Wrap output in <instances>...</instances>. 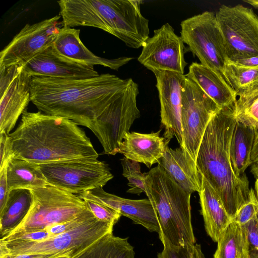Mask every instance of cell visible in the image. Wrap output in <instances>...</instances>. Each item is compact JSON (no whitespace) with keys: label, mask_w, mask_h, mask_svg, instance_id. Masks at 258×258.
I'll return each mask as SVG.
<instances>
[{"label":"cell","mask_w":258,"mask_h":258,"mask_svg":"<svg viewBox=\"0 0 258 258\" xmlns=\"http://www.w3.org/2000/svg\"><path fill=\"white\" fill-rule=\"evenodd\" d=\"M228 61L258 56V17L241 5H222L215 14Z\"/></svg>","instance_id":"9c48e42d"},{"label":"cell","mask_w":258,"mask_h":258,"mask_svg":"<svg viewBox=\"0 0 258 258\" xmlns=\"http://www.w3.org/2000/svg\"><path fill=\"white\" fill-rule=\"evenodd\" d=\"M80 33V29L63 26L60 28L51 46L53 52L75 62L93 66L101 65L114 70L133 59L125 56L107 59L96 56L82 43Z\"/></svg>","instance_id":"e0dca14e"},{"label":"cell","mask_w":258,"mask_h":258,"mask_svg":"<svg viewBox=\"0 0 258 258\" xmlns=\"http://www.w3.org/2000/svg\"><path fill=\"white\" fill-rule=\"evenodd\" d=\"M252 164L258 163V132L255 134L254 144L251 152Z\"/></svg>","instance_id":"60d3db41"},{"label":"cell","mask_w":258,"mask_h":258,"mask_svg":"<svg viewBox=\"0 0 258 258\" xmlns=\"http://www.w3.org/2000/svg\"><path fill=\"white\" fill-rule=\"evenodd\" d=\"M217 243L214 258H243V237L239 224L231 221Z\"/></svg>","instance_id":"83f0119b"},{"label":"cell","mask_w":258,"mask_h":258,"mask_svg":"<svg viewBox=\"0 0 258 258\" xmlns=\"http://www.w3.org/2000/svg\"><path fill=\"white\" fill-rule=\"evenodd\" d=\"M9 135L5 132L0 133L1 165L0 170L7 166L12 159Z\"/></svg>","instance_id":"8d00e7d4"},{"label":"cell","mask_w":258,"mask_h":258,"mask_svg":"<svg viewBox=\"0 0 258 258\" xmlns=\"http://www.w3.org/2000/svg\"><path fill=\"white\" fill-rule=\"evenodd\" d=\"M114 225L96 218L66 232L38 241L0 240V255L19 254H55L73 258L105 235Z\"/></svg>","instance_id":"8992f818"},{"label":"cell","mask_w":258,"mask_h":258,"mask_svg":"<svg viewBox=\"0 0 258 258\" xmlns=\"http://www.w3.org/2000/svg\"><path fill=\"white\" fill-rule=\"evenodd\" d=\"M139 93L136 83L111 103L89 128L99 140L105 154L115 155L119 153L125 134L140 117L137 105Z\"/></svg>","instance_id":"8fae6325"},{"label":"cell","mask_w":258,"mask_h":258,"mask_svg":"<svg viewBox=\"0 0 258 258\" xmlns=\"http://www.w3.org/2000/svg\"><path fill=\"white\" fill-rule=\"evenodd\" d=\"M241 228L243 237V258H258V216Z\"/></svg>","instance_id":"1f68e13d"},{"label":"cell","mask_w":258,"mask_h":258,"mask_svg":"<svg viewBox=\"0 0 258 258\" xmlns=\"http://www.w3.org/2000/svg\"><path fill=\"white\" fill-rule=\"evenodd\" d=\"M44 229L40 231L18 234L1 239L3 241H38L46 239L51 237Z\"/></svg>","instance_id":"d590c367"},{"label":"cell","mask_w":258,"mask_h":258,"mask_svg":"<svg viewBox=\"0 0 258 258\" xmlns=\"http://www.w3.org/2000/svg\"><path fill=\"white\" fill-rule=\"evenodd\" d=\"M32 202L30 190L15 189L9 191L6 206L0 213V238L8 235L24 220Z\"/></svg>","instance_id":"cb8c5ba5"},{"label":"cell","mask_w":258,"mask_h":258,"mask_svg":"<svg viewBox=\"0 0 258 258\" xmlns=\"http://www.w3.org/2000/svg\"><path fill=\"white\" fill-rule=\"evenodd\" d=\"M158 164L187 192L200 191L201 177L196 162L183 148L168 147Z\"/></svg>","instance_id":"ffe728a7"},{"label":"cell","mask_w":258,"mask_h":258,"mask_svg":"<svg viewBox=\"0 0 258 258\" xmlns=\"http://www.w3.org/2000/svg\"><path fill=\"white\" fill-rule=\"evenodd\" d=\"M9 141L12 159L38 165L98 157L89 138L77 123L40 111L26 109L16 130L9 135Z\"/></svg>","instance_id":"7a4b0ae2"},{"label":"cell","mask_w":258,"mask_h":258,"mask_svg":"<svg viewBox=\"0 0 258 258\" xmlns=\"http://www.w3.org/2000/svg\"><path fill=\"white\" fill-rule=\"evenodd\" d=\"M234 111L237 121L258 132V90L239 96Z\"/></svg>","instance_id":"f1b7e54d"},{"label":"cell","mask_w":258,"mask_h":258,"mask_svg":"<svg viewBox=\"0 0 258 258\" xmlns=\"http://www.w3.org/2000/svg\"><path fill=\"white\" fill-rule=\"evenodd\" d=\"M7 167L0 170V213L6 206L9 194L7 182Z\"/></svg>","instance_id":"74e56055"},{"label":"cell","mask_w":258,"mask_h":258,"mask_svg":"<svg viewBox=\"0 0 258 258\" xmlns=\"http://www.w3.org/2000/svg\"><path fill=\"white\" fill-rule=\"evenodd\" d=\"M146 195L157 214L162 236L174 245L196 243L191 223V194L159 165L147 172Z\"/></svg>","instance_id":"277c9868"},{"label":"cell","mask_w":258,"mask_h":258,"mask_svg":"<svg viewBox=\"0 0 258 258\" xmlns=\"http://www.w3.org/2000/svg\"><path fill=\"white\" fill-rule=\"evenodd\" d=\"M250 172L255 179H258V163L252 164L250 168Z\"/></svg>","instance_id":"b9f144b4"},{"label":"cell","mask_w":258,"mask_h":258,"mask_svg":"<svg viewBox=\"0 0 258 258\" xmlns=\"http://www.w3.org/2000/svg\"><path fill=\"white\" fill-rule=\"evenodd\" d=\"M31 76L60 79H84L98 76L93 66L74 62L55 53L49 47L24 66Z\"/></svg>","instance_id":"2e32d148"},{"label":"cell","mask_w":258,"mask_h":258,"mask_svg":"<svg viewBox=\"0 0 258 258\" xmlns=\"http://www.w3.org/2000/svg\"><path fill=\"white\" fill-rule=\"evenodd\" d=\"M7 174L9 191L15 189L31 190L48 185L39 165L26 160H10Z\"/></svg>","instance_id":"d4e9b609"},{"label":"cell","mask_w":258,"mask_h":258,"mask_svg":"<svg viewBox=\"0 0 258 258\" xmlns=\"http://www.w3.org/2000/svg\"><path fill=\"white\" fill-rule=\"evenodd\" d=\"M89 210L99 221L115 225L118 221L121 215L114 209L97 201L90 200H83Z\"/></svg>","instance_id":"d6a6232c"},{"label":"cell","mask_w":258,"mask_h":258,"mask_svg":"<svg viewBox=\"0 0 258 258\" xmlns=\"http://www.w3.org/2000/svg\"><path fill=\"white\" fill-rule=\"evenodd\" d=\"M156 85L160 103L161 122L168 141L175 137L182 147L181 125V88L185 75L168 71H155Z\"/></svg>","instance_id":"5bb4252c"},{"label":"cell","mask_w":258,"mask_h":258,"mask_svg":"<svg viewBox=\"0 0 258 258\" xmlns=\"http://www.w3.org/2000/svg\"><path fill=\"white\" fill-rule=\"evenodd\" d=\"M30 190L32 202L28 214L15 229L4 237L44 230L50 226L70 221L87 209L84 201L77 195L54 186L47 185Z\"/></svg>","instance_id":"5b68a950"},{"label":"cell","mask_w":258,"mask_h":258,"mask_svg":"<svg viewBox=\"0 0 258 258\" xmlns=\"http://www.w3.org/2000/svg\"><path fill=\"white\" fill-rule=\"evenodd\" d=\"M59 256H61L55 254H19L1 255L0 258H56Z\"/></svg>","instance_id":"f35d334b"},{"label":"cell","mask_w":258,"mask_h":258,"mask_svg":"<svg viewBox=\"0 0 258 258\" xmlns=\"http://www.w3.org/2000/svg\"><path fill=\"white\" fill-rule=\"evenodd\" d=\"M32 76L24 68L1 97L0 133L10 132L31 101Z\"/></svg>","instance_id":"ac0fdd59"},{"label":"cell","mask_w":258,"mask_h":258,"mask_svg":"<svg viewBox=\"0 0 258 258\" xmlns=\"http://www.w3.org/2000/svg\"><path fill=\"white\" fill-rule=\"evenodd\" d=\"M39 166L48 185L75 195L103 187L113 177L108 165L95 158L66 159Z\"/></svg>","instance_id":"52a82bcc"},{"label":"cell","mask_w":258,"mask_h":258,"mask_svg":"<svg viewBox=\"0 0 258 258\" xmlns=\"http://www.w3.org/2000/svg\"><path fill=\"white\" fill-rule=\"evenodd\" d=\"M243 2L250 4L255 8H258V0H245Z\"/></svg>","instance_id":"7bdbcfd3"},{"label":"cell","mask_w":258,"mask_h":258,"mask_svg":"<svg viewBox=\"0 0 258 258\" xmlns=\"http://www.w3.org/2000/svg\"><path fill=\"white\" fill-rule=\"evenodd\" d=\"M23 68L24 66L16 64L0 68V97L4 95Z\"/></svg>","instance_id":"e575fe53"},{"label":"cell","mask_w":258,"mask_h":258,"mask_svg":"<svg viewBox=\"0 0 258 258\" xmlns=\"http://www.w3.org/2000/svg\"><path fill=\"white\" fill-rule=\"evenodd\" d=\"M136 83L102 74L84 79L34 76L31 101L41 112L90 128L105 109Z\"/></svg>","instance_id":"6da1fadb"},{"label":"cell","mask_w":258,"mask_h":258,"mask_svg":"<svg viewBox=\"0 0 258 258\" xmlns=\"http://www.w3.org/2000/svg\"><path fill=\"white\" fill-rule=\"evenodd\" d=\"M55 16L33 24H27L0 52V68L24 66L52 46L62 24Z\"/></svg>","instance_id":"7c38bea8"},{"label":"cell","mask_w":258,"mask_h":258,"mask_svg":"<svg viewBox=\"0 0 258 258\" xmlns=\"http://www.w3.org/2000/svg\"><path fill=\"white\" fill-rule=\"evenodd\" d=\"M201 186L199 192L201 214L208 235L217 242L222 233L231 221L217 192L201 175Z\"/></svg>","instance_id":"44dd1931"},{"label":"cell","mask_w":258,"mask_h":258,"mask_svg":"<svg viewBox=\"0 0 258 258\" xmlns=\"http://www.w3.org/2000/svg\"><path fill=\"white\" fill-rule=\"evenodd\" d=\"M255 134L252 128L237 120L230 147L231 164L237 176L245 174L246 169L252 164L251 152Z\"/></svg>","instance_id":"603a6c76"},{"label":"cell","mask_w":258,"mask_h":258,"mask_svg":"<svg viewBox=\"0 0 258 258\" xmlns=\"http://www.w3.org/2000/svg\"><path fill=\"white\" fill-rule=\"evenodd\" d=\"M73 258H135V252L127 238L114 236L112 232Z\"/></svg>","instance_id":"484cf974"},{"label":"cell","mask_w":258,"mask_h":258,"mask_svg":"<svg viewBox=\"0 0 258 258\" xmlns=\"http://www.w3.org/2000/svg\"><path fill=\"white\" fill-rule=\"evenodd\" d=\"M231 63L245 68H257L258 67V56L244 58Z\"/></svg>","instance_id":"ab89813d"},{"label":"cell","mask_w":258,"mask_h":258,"mask_svg":"<svg viewBox=\"0 0 258 258\" xmlns=\"http://www.w3.org/2000/svg\"><path fill=\"white\" fill-rule=\"evenodd\" d=\"M122 167V175L128 180L130 188L127 192L140 195L146 193L145 179L147 172L142 173L139 163L126 159L124 157L121 159Z\"/></svg>","instance_id":"f546056e"},{"label":"cell","mask_w":258,"mask_h":258,"mask_svg":"<svg viewBox=\"0 0 258 258\" xmlns=\"http://www.w3.org/2000/svg\"><path fill=\"white\" fill-rule=\"evenodd\" d=\"M164 248L158 258H205L201 246L197 243L174 245L162 236L159 237Z\"/></svg>","instance_id":"4dcf8cb0"},{"label":"cell","mask_w":258,"mask_h":258,"mask_svg":"<svg viewBox=\"0 0 258 258\" xmlns=\"http://www.w3.org/2000/svg\"><path fill=\"white\" fill-rule=\"evenodd\" d=\"M81 199L93 200L104 204L118 212L121 216L131 219L150 232L160 233L156 212L148 199L131 200L108 193L103 187L92 189L77 195Z\"/></svg>","instance_id":"9a60e30c"},{"label":"cell","mask_w":258,"mask_h":258,"mask_svg":"<svg viewBox=\"0 0 258 258\" xmlns=\"http://www.w3.org/2000/svg\"><path fill=\"white\" fill-rule=\"evenodd\" d=\"M56 258H68V257L67 256H59V257H57Z\"/></svg>","instance_id":"ee69618b"},{"label":"cell","mask_w":258,"mask_h":258,"mask_svg":"<svg viewBox=\"0 0 258 258\" xmlns=\"http://www.w3.org/2000/svg\"><path fill=\"white\" fill-rule=\"evenodd\" d=\"M138 60L152 72L168 71L184 75L187 63L184 55L189 51L181 36L166 23L154 31V35L143 44Z\"/></svg>","instance_id":"4fadbf2b"},{"label":"cell","mask_w":258,"mask_h":258,"mask_svg":"<svg viewBox=\"0 0 258 258\" xmlns=\"http://www.w3.org/2000/svg\"><path fill=\"white\" fill-rule=\"evenodd\" d=\"M181 95L182 148L196 162L198 151L207 126L220 108L186 75Z\"/></svg>","instance_id":"30bf717a"},{"label":"cell","mask_w":258,"mask_h":258,"mask_svg":"<svg viewBox=\"0 0 258 258\" xmlns=\"http://www.w3.org/2000/svg\"><path fill=\"white\" fill-rule=\"evenodd\" d=\"M95 218L94 215L87 209L76 218L66 222L50 226L45 230L50 236H53L74 229Z\"/></svg>","instance_id":"836d02e7"},{"label":"cell","mask_w":258,"mask_h":258,"mask_svg":"<svg viewBox=\"0 0 258 258\" xmlns=\"http://www.w3.org/2000/svg\"><path fill=\"white\" fill-rule=\"evenodd\" d=\"M224 77L238 97L258 90V67L245 68L228 61Z\"/></svg>","instance_id":"4316f807"},{"label":"cell","mask_w":258,"mask_h":258,"mask_svg":"<svg viewBox=\"0 0 258 258\" xmlns=\"http://www.w3.org/2000/svg\"><path fill=\"white\" fill-rule=\"evenodd\" d=\"M161 131L150 134L128 132L119 146V153L129 160L142 163L148 168L163 156L169 141L160 136Z\"/></svg>","instance_id":"d6986e66"},{"label":"cell","mask_w":258,"mask_h":258,"mask_svg":"<svg viewBox=\"0 0 258 258\" xmlns=\"http://www.w3.org/2000/svg\"><path fill=\"white\" fill-rule=\"evenodd\" d=\"M180 26V36L189 51L198 57L201 64L224 78L228 59L215 14L205 11L182 21Z\"/></svg>","instance_id":"ba28073f"},{"label":"cell","mask_w":258,"mask_h":258,"mask_svg":"<svg viewBox=\"0 0 258 258\" xmlns=\"http://www.w3.org/2000/svg\"><path fill=\"white\" fill-rule=\"evenodd\" d=\"M195 82L220 108L234 104L237 95L225 79L201 63L192 62L185 75Z\"/></svg>","instance_id":"7402d4cb"},{"label":"cell","mask_w":258,"mask_h":258,"mask_svg":"<svg viewBox=\"0 0 258 258\" xmlns=\"http://www.w3.org/2000/svg\"><path fill=\"white\" fill-rule=\"evenodd\" d=\"M237 120L234 104L220 108L207 126L196 159L200 174L219 195L231 220L248 201L250 189L246 175L237 176L230 159V143Z\"/></svg>","instance_id":"3957f363"}]
</instances>
